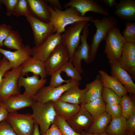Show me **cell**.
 I'll use <instances>...</instances> for the list:
<instances>
[{"instance_id": "cell-1", "label": "cell", "mask_w": 135, "mask_h": 135, "mask_svg": "<svg viewBox=\"0 0 135 135\" xmlns=\"http://www.w3.org/2000/svg\"><path fill=\"white\" fill-rule=\"evenodd\" d=\"M49 9L50 13L49 22L53 26L54 33L62 34L68 25L81 21H90L94 18L92 16H82L75 8L72 7L63 11L53 8L50 5Z\"/></svg>"}, {"instance_id": "cell-2", "label": "cell", "mask_w": 135, "mask_h": 135, "mask_svg": "<svg viewBox=\"0 0 135 135\" xmlns=\"http://www.w3.org/2000/svg\"><path fill=\"white\" fill-rule=\"evenodd\" d=\"M96 29L90 46L91 62L96 58L101 42L105 40L108 33L112 28L116 27L118 24L117 19L113 16H104L102 18L92 19L90 21Z\"/></svg>"}, {"instance_id": "cell-3", "label": "cell", "mask_w": 135, "mask_h": 135, "mask_svg": "<svg viewBox=\"0 0 135 135\" xmlns=\"http://www.w3.org/2000/svg\"><path fill=\"white\" fill-rule=\"evenodd\" d=\"M31 107L32 118L39 126L40 134L43 135L54 123L57 115L53 102L42 104L36 102Z\"/></svg>"}, {"instance_id": "cell-4", "label": "cell", "mask_w": 135, "mask_h": 135, "mask_svg": "<svg viewBox=\"0 0 135 135\" xmlns=\"http://www.w3.org/2000/svg\"><path fill=\"white\" fill-rule=\"evenodd\" d=\"M106 41L104 52L109 60L118 61L121 57L122 48L127 42L120 29L117 27L108 32Z\"/></svg>"}, {"instance_id": "cell-5", "label": "cell", "mask_w": 135, "mask_h": 135, "mask_svg": "<svg viewBox=\"0 0 135 135\" xmlns=\"http://www.w3.org/2000/svg\"><path fill=\"white\" fill-rule=\"evenodd\" d=\"M22 69L20 66L7 71L4 74L0 85V100L2 103L10 96L20 94L18 81Z\"/></svg>"}, {"instance_id": "cell-6", "label": "cell", "mask_w": 135, "mask_h": 135, "mask_svg": "<svg viewBox=\"0 0 135 135\" xmlns=\"http://www.w3.org/2000/svg\"><path fill=\"white\" fill-rule=\"evenodd\" d=\"M87 21H81L74 23L68 27L61 34V43L66 48L71 59L80 41L81 33Z\"/></svg>"}, {"instance_id": "cell-7", "label": "cell", "mask_w": 135, "mask_h": 135, "mask_svg": "<svg viewBox=\"0 0 135 135\" xmlns=\"http://www.w3.org/2000/svg\"><path fill=\"white\" fill-rule=\"evenodd\" d=\"M89 34V25L88 23L85 26L82 34L81 35L80 44L78 46L70 60L80 74L83 72L81 66L82 60H83L88 64L91 62L90 46L87 41Z\"/></svg>"}, {"instance_id": "cell-8", "label": "cell", "mask_w": 135, "mask_h": 135, "mask_svg": "<svg viewBox=\"0 0 135 135\" xmlns=\"http://www.w3.org/2000/svg\"><path fill=\"white\" fill-rule=\"evenodd\" d=\"M6 120L18 135H32L35 122L32 114L9 113Z\"/></svg>"}, {"instance_id": "cell-9", "label": "cell", "mask_w": 135, "mask_h": 135, "mask_svg": "<svg viewBox=\"0 0 135 135\" xmlns=\"http://www.w3.org/2000/svg\"><path fill=\"white\" fill-rule=\"evenodd\" d=\"M79 82L72 80L69 83H66L57 87L50 86L42 88L34 96L36 102L45 104L54 102L59 99L62 94L69 88L73 86H79Z\"/></svg>"}, {"instance_id": "cell-10", "label": "cell", "mask_w": 135, "mask_h": 135, "mask_svg": "<svg viewBox=\"0 0 135 135\" xmlns=\"http://www.w3.org/2000/svg\"><path fill=\"white\" fill-rule=\"evenodd\" d=\"M26 18L32 30L35 46L40 45L54 33L53 26L49 22H46L41 20L32 13Z\"/></svg>"}, {"instance_id": "cell-11", "label": "cell", "mask_w": 135, "mask_h": 135, "mask_svg": "<svg viewBox=\"0 0 135 135\" xmlns=\"http://www.w3.org/2000/svg\"><path fill=\"white\" fill-rule=\"evenodd\" d=\"M72 7L75 8L82 16H85L88 12H90L102 15L110 16L108 9L104 7L98 0H70L65 3L63 7Z\"/></svg>"}, {"instance_id": "cell-12", "label": "cell", "mask_w": 135, "mask_h": 135, "mask_svg": "<svg viewBox=\"0 0 135 135\" xmlns=\"http://www.w3.org/2000/svg\"><path fill=\"white\" fill-rule=\"evenodd\" d=\"M70 59L68 51L61 43L56 47L44 62L47 75L51 76L52 73L68 62Z\"/></svg>"}, {"instance_id": "cell-13", "label": "cell", "mask_w": 135, "mask_h": 135, "mask_svg": "<svg viewBox=\"0 0 135 135\" xmlns=\"http://www.w3.org/2000/svg\"><path fill=\"white\" fill-rule=\"evenodd\" d=\"M61 34L58 32L53 33L39 46H33L32 48V57L44 62L61 43Z\"/></svg>"}, {"instance_id": "cell-14", "label": "cell", "mask_w": 135, "mask_h": 135, "mask_svg": "<svg viewBox=\"0 0 135 135\" xmlns=\"http://www.w3.org/2000/svg\"><path fill=\"white\" fill-rule=\"evenodd\" d=\"M94 120L91 114L84 108V104H82L78 112L66 121L76 132L81 133L82 131L87 132Z\"/></svg>"}, {"instance_id": "cell-15", "label": "cell", "mask_w": 135, "mask_h": 135, "mask_svg": "<svg viewBox=\"0 0 135 135\" xmlns=\"http://www.w3.org/2000/svg\"><path fill=\"white\" fill-rule=\"evenodd\" d=\"M120 66L134 78L135 76V43L126 42L120 58L117 61Z\"/></svg>"}, {"instance_id": "cell-16", "label": "cell", "mask_w": 135, "mask_h": 135, "mask_svg": "<svg viewBox=\"0 0 135 135\" xmlns=\"http://www.w3.org/2000/svg\"><path fill=\"white\" fill-rule=\"evenodd\" d=\"M0 53L3 54L11 64L12 68H16L30 58L32 55V48L29 45L14 52L0 48Z\"/></svg>"}, {"instance_id": "cell-17", "label": "cell", "mask_w": 135, "mask_h": 135, "mask_svg": "<svg viewBox=\"0 0 135 135\" xmlns=\"http://www.w3.org/2000/svg\"><path fill=\"white\" fill-rule=\"evenodd\" d=\"M36 102L34 96L24 93L10 96L2 103V106L9 113H13L26 107H32Z\"/></svg>"}, {"instance_id": "cell-18", "label": "cell", "mask_w": 135, "mask_h": 135, "mask_svg": "<svg viewBox=\"0 0 135 135\" xmlns=\"http://www.w3.org/2000/svg\"><path fill=\"white\" fill-rule=\"evenodd\" d=\"M112 76L116 78L124 86L127 92L135 94V84L128 73L119 65L117 61L109 60Z\"/></svg>"}, {"instance_id": "cell-19", "label": "cell", "mask_w": 135, "mask_h": 135, "mask_svg": "<svg viewBox=\"0 0 135 135\" xmlns=\"http://www.w3.org/2000/svg\"><path fill=\"white\" fill-rule=\"evenodd\" d=\"M47 82L46 79H39V76L33 74L31 76L24 77L20 75L18 78V84L25 89L24 93L30 96H34L38 91L44 86Z\"/></svg>"}, {"instance_id": "cell-20", "label": "cell", "mask_w": 135, "mask_h": 135, "mask_svg": "<svg viewBox=\"0 0 135 135\" xmlns=\"http://www.w3.org/2000/svg\"><path fill=\"white\" fill-rule=\"evenodd\" d=\"M114 7V14L118 18L125 22L135 20V0H120Z\"/></svg>"}, {"instance_id": "cell-21", "label": "cell", "mask_w": 135, "mask_h": 135, "mask_svg": "<svg viewBox=\"0 0 135 135\" xmlns=\"http://www.w3.org/2000/svg\"><path fill=\"white\" fill-rule=\"evenodd\" d=\"M21 75L24 76L28 72L40 76L41 78H46L47 75L44 62L32 57L21 65Z\"/></svg>"}, {"instance_id": "cell-22", "label": "cell", "mask_w": 135, "mask_h": 135, "mask_svg": "<svg viewBox=\"0 0 135 135\" xmlns=\"http://www.w3.org/2000/svg\"><path fill=\"white\" fill-rule=\"evenodd\" d=\"M79 86H75L69 88L62 94L59 100L68 103L81 105L84 100L88 86L87 84L84 88L81 89Z\"/></svg>"}, {"instance_id": "cell-23", "label": "cell", "mask_w": 135, "mask_h": 135, "mask_svg": "<svg viewBox=\"0 0 135 135\" xmlns=\"http://www.w3.org/2000/svg\"><path fill=\"white\" fill-rule=\"evenodd\" d=\"M32 13L41 20L49 22L50 13L47 0H27Z\"/></svg>"}, {"instance_id": "cell-24", "label": "cell", "mask_w": 135, "mask_h": 135, "mask_svg": "<svg viewBox=\"0 0 135 135\" xmlns=\"http://www.w3.org/2000/svg\"><path fill=\"white\" fill-rule=\"evenodd\" d=\"M53 103L57 114L66 120L76 115L81 107V105L68 103L59 99L53 102Z\"/></svg>"}, {"instance_id": "cell-25", "label": "cell", "mask_w": 135, "mask_h": 135, "mask_svg": "<svg viewBox=\"0 0 135 135\" xmlns=\"http://www.w3.org/2000/svg\"><path fill=\"white\" fill-rule=\"evenodd\" d=\"M98 73L103 87L112 89L121 97L127 94L125 88L116 78L102 70H99Z\"/></svg>"}, {"instance_id": "cell-26", "label": "cell", "mask_w": 135, "mask_h": 135, "mask_svg": "<svg viewBox=\"0 0 135 135\" xmlns=\"http://www.w3.org/2000/svg\"><path fill=\"white\" fill-rule=\"evenodd\" d=\"M87 84L88 88L82 104H84L101 97L103 87L99 75L97 76L96 78L93 82Z\"/></svg>"}, {"instance_id": "cell-27", "label": "cell", "mask_w": 135, "mask_h": 135, "mask_svg": "<svg viewBox=\"0 0 135 135\" xmlns=\"http://www.w3.org/2000/svg\"><path fill=\"white\" fill-rule=\"evenodd\" d=\"M112 118V117L109 114L105 112L94 119L93 123L86 132L97 134L104 132Z\"/></svg>"}, {"instance_id": "cell-28", "label": "cell", "mask_w": 135, "mask_h": 135, "mask_svg": "<svg viewBox=\"0 0 135 135\" xmlns=\"http://www.w3.org/2000/svg\"><path fill=\"white\" fill-rule=\"evenodd\" d=\"M126 120L122 116L112 118L104 132L110 135H126Z\"/></svg>"}, {"instance_id": "cell-29", "label": "cell", "mask_w": 135, "mask_h": 135, "mask_svg": "<svg viewBox=\"0 0 135 135\" xmlns=\"http://www.w3.org/2000/svg\"><path fill=\"white\" fill-rule=\"evenodd\" d=\"M106 104L102 97L84 104L94 119L106 112Z\"/></svg>"}, {"instance_id": "cell-30", "label": "cell", "mask_w": 135, "mask_h": 135, "mask_svg": "<svg viewBox=\"0 0 135 135\" xmlns=\"http://www.w3.org/2000/svg\"><path fill=\"white\" fill-rule=\"evenodd\" d=\"M4 44L8 48L16 50L22 48L25 46L19 32L13 30L4 41Z\"/></svg>"}, {"instance_id": "cell-31", "label": "cell", "mask_w": 135, "mask_h": 135, "mask_svg": "<svg viewBox=\"0 0 135 135\" xmlns=\"http://www.w3.org/2000/svg\"><path fill=\"white\" fill-rule=\"evenodd\" d=\"M62 135H82L76 132L62 117L57 115L54 122Z\"/></svg>"}, {"instance_id": "cell-32", "label": "cell", "mask_w": 135, "mask_h": 135, "mask_svg": "<svg viewBox=\"0 0 135 135\" xmlns=\"http://www.w3.org/2000/svg\"><path fill=\"white\" fill-rule=\"evenodd\" d=\"M120 104L122 108V116L127 119L135 112L134 104L127 94L122 96Z\"/></svg>"}, {"instance_id": "cell-33", "label": "cell", "mask_w": 135, "mask_h": 135, "mask_svg": "<svg viewBox=\"0 0 135 135\" xmlns=\"http://www.w3.org/2000/svg\"><path fill=\"white\" fill-rule=\"evenodd\" d=\"M101 97L106 104H120L122 97L110 88L103 87Z\"/></svg>"}, {"instance_id": "cell-34", "label": "cell", "mask_w": 135, "mask_h": 135, "mask_svg": "<svg viewBox=\"0 0 135 135\" xmlns=\"http://www.w3.org/2000/svg\"><path fill=\"white\" fill-rule=\"evenodd\" d=\"M62 72H64L66 76L73 80L79 82L82 80L80 73L74 67L72 62L70 60L60 68Z\"/></svg>"}, {"instance_id": "cell-35", "label": "cell", "mask_w": 135, "mask_h": 135, "mask_svg": "<svg viewBox=\"0 0 135 135\" xmlns=\"http://www.w3.org/2000/svg\"><path fill=\"white\" fill-rule=\"evenodd\" d=\"M31 13L27 0H19L13 14L18 17L21 16L26 17Z\"/></svg>"}, {"instance_id": "cell-36", "label": "cell", "mask_w": 135, "mask_h": 135, "mask_svg": "<svg viewBox=\"0 0 135 135\" xmlns=\"http://www.w3.org/2000/svg\"><path fill=\"white\" fill-rule=\"evenodd\" d=\"M125 28L122 34L127 42L135 43V22L126 21Z\"/></svg>"}, {"instance_id": "cell-37", "label": "cell", "mask_w": 135, "mask_h": 135, "mask_svg": "<svg viewBox=\"0 0 135 135\" xmlns=\"http://www.w3.org/2000/svg\"><path fill=\"white\" fill-rule=\"evenodd\" d=\"M62 72L60 69L52 74L49 86L53 87H57L62 85L63 83H68L71 81L72 80L70 79L68 80L63 79L60 75Z\"/></svg>"}, {"instance_id": "cell-38", "label": "cell", "mask_w": 135, "mask_h": 135, "mask_svg": "<svg viewBox=\"0 0 135 135\" xmlns=\"http://www.w3.org/2000/svg\"><path fill=\"white\" fill-rule=\"evenodd\" d=\"M106 112L112 118H118L122 116V108L120 104H106Z\"/></svg>"}, {"instance_id": "cell-39", "label": "cell", "mask_w": 135, "mask_h": 135, "mask_svg": "<svg viewBox=\"0 0 135 135\" xmlns=\"http://www.w3.org/2000/svg\"><path fill=\"white\" fill-rule=\"evenodd\" d=\"M12 26L5 23L0 24V48L4 46V42L10 34Z\"/></svg>"}, {"instance_id": "cell-40", "label": "cell", "mask_w": 135, "mask_h": 135, "mask_svg": "<svg viewBox=\"0 0 135 135\" xmlns=\"http://www.w3.org/2000/svg\"><path fill=\"white\" fill-rule=\"evenodd\" d=\"M0 135H18L6 120L0 123Z\"/></svg>"}, {"instance_id": "cell-41", "label": "cell", "mask_w": 135, "mask_h": 135, "mask_svg": "<svg viewBox=\"0 0 135 135\" xmlns=\"http://www.w3.org/2000/svg\"><path fill=\"white\" fill-rule=\"evenodd\" d=\"M19 0H0V3L4 4L6 8V15L10 16L13 14Z\"/></svg>"}, {"instance_id": "cell-42", "label": "cell", "mask_w": 135, "mask_h": 135, "mask_svg": "<svg viewBox=\"0 0 135 135\" xmlns=\"http://www.w3.org/2000/svg\"><path fill=\"white\" fill-rule=\"evenodd\" d=\"M12 68V64L7 58L4 56L2 59V63L0 66V85L2 82L5 73Z\"/></svg>"}, {"instance_id": "cell-43", "label": "cell", "mask_w": 135, "mask_h": 135, "mask_svg": "<svg viewBox=\"0 0 135 135\" xmlns=\"http://www.w3.org/2000/svg\"><path fill=\"white\" fill-rule=\"evenodd\" d=\"M126 130H131L135 132V112L126 119Z\"/></svg>"}, {"instance_id": "cell-44", "label": "cell", "mask_w": 135, "mask_h": 135, "mask_svg": "<svg viewBox=\"0 0 135 135\" xmlns=\"http://www.w3.org/2000/svg\"><path fill=\"white\" fill-rule=\"evenodd\" d=\"M43 135H62L59 129L54 123Z\"/></svg>"}, {"instance_id": "cell-45", "label": "cell", "mask_w": 135, "mask_h": 135, "mask_svg": "<svg viewBox=\"0 0 135 135\" xmlns=\"http://www.w3.org/2000/svg\"><path fill=\"white\" fill-rule=\"evenodd\" d=\"M48 4L53 8L62 10V8L59 0H47Z\"/></svg>"}, {"instance_id": "cell-46", "label": "cell", "mask_w": 135, "mask_h": 135, "mask_svg": "<svg viewBox=\"0 0 135 135\" xmlns=\"http://www.w3.org/2000/svg\"><path fill=\"white\" fill-rule=\"evenodd\" d=\"M100 2L102 3L109 8H112L115 7L118 2L116 0H98Z\"/></svg>"}, {"instance_id": "cell-47", "label": "cell", "mask_w": 135, "mask_h": 135, "mask_svg": "<svg viewBox=\"0 0 135 135\" xmlns=\"http://www.w3.org/2000/svg\"><path fill=\"white\" fill-rule=\"evenodd\" d=\"M8 113L2 106L0 107V123L2 121L6 120Z\"/></svg>"}, {"instance_id": "cell-48", "label": "cell", "mask_w": 135, "mask_h": 135, "mask_svg": "<svg viewBox=\"0 0 135 135\" xmlns=\"http://www.w3.org/2000/svg\"><path fill=\"white\" fill-rule=\"evenodd\" d=\"M32 135H41L40 132L38 124L35 122L34 125V129Z\"/></svg>"}, {"instance_id": "cell-49", "label": "cell", "mask_w": 135, "mask_h": 135, "mask_svg": "<svg viewBox=\"0 0 135 135\" xmlns=\"http://www.w3.org/2000/svg\"><path fill=\"white\" fill-rule=\"evenodd\" d=\"M81 134L82 135H108V134L106 133L105 132L101 134H97L93 133H91L86 132L84 131H82Z\"/></svg>"}, {"instance_id": "cell-50", "label": "cell", "mask_w": 135, "mask_h": 135, "mask_svg": "<svg viewBox=\"0 0 135 135\" xmlns=\"http://www.w3.org/2000/svg\"><path fill=\"white\" fill-rule=\"evenodd\" d=\"M126 135H135V132L131 130H126Z\"/></svg>"}, {"instance_id": "cell-51", "label": "cell", "mask_w": 135, "mask_h": 135, "mask_svg": "<svg viewBox=\"0 0 135 135\" xmlns=\"http://www.w3.org/2000/svg\"><path fill=\"white\" fill-rule=\"evenodd\" d=\"M1 55L0 54V66L2 62V59L1 58Z\"/></svg>"}, {"instance_id": "cell-52", "label": "cell", "mask_w": 135, "mask_h": 135, "mask_svg": "<svg viewBox=\"0 0 135 135\" xmlns=\"http://www.w3.org/2000/svg\"><path fill=\"white\" fill-rule=\"evenodd\" d=\"M2 102L0 100V107L2 106Z\"/></svg>"}, {"instance_id": "cell-53", "label": "cell", "mask_w": 135, "mask_h": 135, "mask_svg": "<svg viewBox=\"0 0 135 135\" xmlns=\"http://www.w3.org/2000/svg\"><path fill=\"white\" fill-rule=\"evenodd\" d=\"M108 135H110L108 134Z\"/></svg>"}]
</instances>
